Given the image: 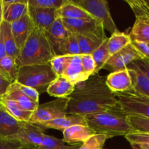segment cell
Here are the masks:
<instances>
[{
  "label": "cell",
  "instance_id": "cell-1",
  "mask_svg": "<svg viewBox=\"0 0 149 149\" xmlns=\"http://www.w3.org/2000/svg\"><path fill=\"white\" fill-rule=\"evenodd\" d=\"M106 79V77L97 74L76 84L68 97L67 114L85 116L119 106L116 95L107 87Z\"/></svg>",
  "mask_w": 149,
  "mask_h": 149
},
{
  "label": "cell",
  "instance_id": "cell-2",
  "mask_svg": "<svg viewBox=\"0 0 149 149\" xmlns=\"http://www.w3.org/2000/svg\"><path fill=\"white\" fill-rule=\"evenodd\" d=\"M57 55L55 48L44 31L33 27L15 58L16 63L21 66L49 63Z\"/></svg>",
  "mask_w": 149,
  "mask_h": 149
},
{
  "label": "cell",
  "instance_id": "cell-3",
  "mask_svg": "<svg viewBox=\"0 0 149 149\" xmlns=\"http://www.w3.org/2000/svg\"><path fill=\"white\" fill-rule=\"evenodd\" d=\"M86 123L96 134H103L109 138L125 136L132 132L127 121V114L120 106L105 111L83 116Z\"/></svg>",
  "mask_w": 149,
  "mask_h": 149
},
{
  "label": "cell",
  "instance_id": "cell-4",
  "mask_svg": "<svg viewBox=\"0 0 149 149\" xmlns=\"http://www.w3.org/2000/svg\"><path fill=\"white\" fill-rule=\"evenodd\" d=\"M56 77L50 63H47L20 67L16 81L34 89L40 95L47 92L50 83Z\"/></svg>",
  "mask_w": 149,
  "mask_h": 149
},
{
  "label": "cell",
  "instance_id": "cell-5",
  "mask_svg": "<svg viewBox=\"0 0 149 149\" xmlns=\"http://www.w3.org/2000/svg\"><path fill=\"white\" fill-rule=\"evenodd\" d=\"M74 4L84 9L92 17L101 23L104 29L111 34L118 31L114 20L112 18L109 6L106 0H71Z\"/></svg>",
  "mask_w": 149,
  "mask_h": 149
},
{
  "label": "cell",
  "instance_id": "cell-6",
  "mask_svg": "<svg viewBox=\"0 0 149 149\" xmlns=\"http://www.w3.org/2000/svg\"><path fill=\"white\" fill-rule=\"evenodd\" d=\"M114 94L121 109L125 113L149 118V97L140 94L133 89Z\"/></svg>",
  "mask_w": 149,
  "mask_h": 149
},
{
  "label": "cell",
  "instance_id": "cell-7",
  "mask_svg": "<svg viewBox=\"0 0 149 149\" xmlns=\"http://www.w3.org/2000/svg\"><path fill=\"white\" fill-rule=\"evenodd\" d=\"M68 97H63L39 104L32 113L29 122L31 124H42L65 116L68 115Z\"/></svg>",
  "mask_w": 149,
  "mask_h": 149
},
{
  "label": "cell",
  "instance_id": "cell-8",
  "mask_svg": "<svg viewBox=\"0 0 149 149\" xmlns=\"http://www.w3.org/2000/svg\"><path fill=\"white\" fill-rule=\"evenodd\" d=\"M62 21L68 31L75 35L101 40H105L108 38L101 23L94 18L62 19Z\"/></svg>",
  "mask_w": 149,
  "mask_h": 149
},
{
  "label": "cell",
  "instance_id": "cell-9",
  "mask_svg": "<svg viewBox=\"0 0 149 149\" xmlns=\"http://www.w3.org/2000/svg\"><path fill=\"white\" fill-rule=\"evenodd\" d=\"M143 58H145L130 43L111 56L103 65V69L111 71V73L114 72L127 68L132 62Z\"/></svg>",
  "mask_w": 149,
  "mask_h": 149
},
{
  "label": "cell",
  "instance_id": "cell-10",
  "mask_svg": "<svg viewBox=\"0 0 149 149\" xmlns=\"http://www.w3.org/2000/svg\"><path fill=\"white\" fill-rule=\"evenodd\" d=\"M45 130L36 124L23 122L18 132L10 138L20 142L24 147L36 148L42 143Z\"/></svg>",
  "mask_w": 149,
  "mask_h": 149
},
{
  "label": "cell",
  "instance_id": "cell-11",
  "mask_svg": "<svg viewBox=\"0 0 149 149\" xmlns=\"http://www.w3.org/2000/svg\"><path fill=\"white\" fill-rule=\"evenodd\" d=\"M55 9H44L28 5V13L33 27L47 32L57 18Z\"/></svg>",
  "mask_w": 149,
  "mask_h": 149
},
{
  "label": "cell",
  "instance_id": "cell-12",
  "mask_svg": "<svg viewBox=\"0 0 149 149\" xmlns=\"http://www.w3.org/2000/svg\"><path fill=\"white\" fill-rule=\"evenodd\" d=\"M106 84L113 93H123L132 89V80L127 68L111 72L106 77Z\"/></svg>",
  "mask_w": 149,
  "mask_h": 149
},
{
  "label": "cell",
  "instance_id": "cell-13",
  "mask_svg": "<svg viewBox=\"0 0 149 149\" xmlns=\"http://www.w3.org/2000/svg\"><path fill=\"white\" fill-rule=\"evenodd\" d=\"M10 26L16 46L20 49L33 29V26L28 12L19 20L11 23Z\"/></svg>",
  "mask_w": 149,
  "mask_h": 149
},
{
  "label": "cell",
  "instance_id": "cell-14",
  "mask_svg": "<svg viewBox=\"0 0 149 149\" xmlns=\"http://www.w3.org/2000/svg\"><path fill=\"white\" fill-rule=\"evenodd\" d=\"M3 20L13 23L28 12V0H2Z\"/></svg>",
  "mask_w": 149,
  "mask_h": 149
},
{
  "label": "cell",
  "instance_id": "cell-15",
  "mask_svg": "<svg viewBox=\"0 0 149 149\" xmlns=\"http://www.w3.org/2000/svg\"><path fill=\"white\" fill-rule=\"evenodd\" d=\"M95 134V132L87 125H74L63 132V141L68 145H75L84 143Z\"/></svg>",
  "mask_w": 149,
  "mask_h": 149
},
{
  "label": "cell",
  "instance_id": "cell-16",
  "mask_svg": "<svg viewBox=\"0 0 149 149\" xmlns=\"http://www.w3.org/2000/svg\"><path fill=\"white\" fill-rule=\"evenodd\" d=\"M42 129H54L63 132L67 128L74 125H87L84 117L81 115L68 114L63 117L58 118L49 122L42 124H36Z\"/></svg>",
  "mask_w": 149,
  "mask_h": 149
},
{
  "label": "cell",
  "instance_id": "cell-17",
  "mask_svg": "<svg viewBox=\"0 0 149 149\" xmlns=\"http://www.w3.org/2000/svg\"><path fill=\"white\" fill-rule=\"evenodd\" d=\"M23 124L10 116L0 106V138L10 139L18 132Z\"/></svg>",
  "mask_w": 149,
  "mask_h": 149
},
{
  "label": "cell",
  "instance_id": "cell-18",
  "mask_svg": "<svg viewBox=\"0 0 149 149\" xmlns=\"http://www.w3.org/2000/svg\"><path fill=\"white\" fill-rule=\"evenodd\" d=\"M57 17L62 19L93 18L87 11L74 4L71 0H65L63 4L56 10Z\"/></svg>",
  "mask_w": 149,
  "mask_h": 149
},
{
  "label": "cell",
  "instance_id": "cell-19",
  "mask_svg": "<svg viewBox=\"0 0 149 149\" xmlns=\"http://www.w3.org/2000/svg\"><path fill=\"white\" fill-rule=\"evenodd\" d=\"M75 85L63 77H57L50 83L47 90L48 95L57 98L69 97L74 90Z\"/></svg>",
  "mask_w": 149,
  "mask_h": 149
},
{
  "label": "cell",
  "instance_id": "cell-20",
  "mask_svg": "<svg viewBox=\"0 0 149 149\" xmlns=\"http://www.w3.org/2000/svg\"><path fill=\"white\" fill-rule=\"evenodd\" d=\"M4 96L6 98L15 101L22 109L28 111L33 112L39 105V102H35L26 97L16 87L15 83H13L7 90Z\"/></svg>",
  "mask_w": 149,
  "mask_h": 149
},
{
  "label": "cell",
  "instance_id": "cell-21",
  "mask_svg": "<svg viewBox=\"0 0 149 149\" xmlns=\"http://www.w3.org/2000/svg\"><path fill=\"white\" fill-rule=\"evenodd\" d=\"M62 77H65L74 85L88 79L83 71L80 55H74L72 57V59Z\"/></svg>",
  "mask_w": 149,
  "mask_h": 149
},
{
  "label": "cell",
  "instance_id": "cell-22",
  "mask_svg": "<svg viewBox=\"0 0 149 149\" xmlns=\"http://www.w3.org/2000/svg\"><path fill=\"white\" fill-rule=\"evenodd\" d=\"M0 106L11 116L21 122H29L33 112L22 109L15 101L0 96Z\"/></svg>",
  "mask_w": 149,
  "mask_h": 149
},
{
  "label": "cell",
  "instance_id": "cell-23",
  "mask_svg": "<svg viewBox=\"0 0 149 149\" xmlns=\"http://www.w3.org/2000/svg\"><path fill=\"white\" fill-rule=\"evenodd\" d=\"M129 36L131 41L149 43V16L137 17Z\"/></svg>",
  "mask_w": 149,
  "mask_h": 149
},
{
  "label": "cell",
  "instance_id": "cell-24",
  "mask_svg": "<svg viewBox=\"0 0 149 149\" xmlns=\"http://www.w3.org/2000/svg\"><path fill=\"white\" fill-rule=\"evenodd\" d=\"M57 55H80V48L75 34L71 33L67 39L54 46Z\"/></svg>",
  "mask_w": 149,
  "mask_h": 149
},
{
  "label": "cell",
  "instance_id": "cell-25",
  "mask_svg": "<svg viewBox=\"0 0 149 149\" xmlns=\"http://www.w3.org/2000/svg\"><path fill=\"white\" fill-rule=\"evenodd\" d=\"M46 33L53 47L58 42L67 39L71 34V32L68 31V29L65 28L63 23L62 19L60 17H57L55 19L54 23Z\"/></svg>",
  "mask_w": 149,
  "mask_h": 149
},
{
  "label": "cell",
  "instance_id": "cell-26",
  "mask_svg": "<svg viewBox=\"0 0 149 149\" xmlns=\"http://www.w3.org/2000/svg\"><path fill=\"white\" fill-rule=\"evenodd\" d=\"M18 69L15 58L6 55L0 59V74L12 84L17 80Z\"/></svg>",
  "mask_w": 149,
  "mask_h": 149
},
{
  "label": "cell",
  "instance_id": "cell-27",
  "mask_svg": "<svg viewBox=\"0 0 149 149\" xmlns=\"http://www.w3.org/2000/svg\"><path fill=\"white\" fill-rule=\"evenodd\" d=\"M132 80V89L140 94L149 97V79L135 68H127Z\"/></svg>",
  "mask_w": 149,
  "mask_h": 149
},
{
  "label": "cell",
  "instance_id": "cell-28",
  "mask_svg": "<svg viewBox=\"0 0 149 149\" xmlns=\"http://www.w3.org/2000/svg\"><path fill=\"white\" fill-rule=\"evenodd\" d=\"M130 43L131 39L129 34H126L119 31L111 34L110 38H108V49L110 57Z\"/></svg>",
  "mask_w": 149,
  "mask_h": 149
},
{
  "label": "cell",
  "instance_id": "cell-29",
  "mask_svg": "<svg viewBox=\"0 0 149 149\" xmlns=\"http://www.w3.org/2000/svg\"><path fill=\"white\" fill-rule=\"evenodd\" d=\"M1 28L7 55L16 58L18 55L20 49L16 46L14 37H13V33H12L10 23H7V22L3 20L1 24Z\"/></svg>",
  "mask_w": 149,
  "mask_h": 149
},
{
  "label": "cell",
  "instance_id": "cell-30",
  "mask_svg": "<svg viewBox=\"0 0 149 149\" xmlns=\"http://www.w3.org/2000/svg\"><path fill=\"white\" fill-rule=\"evenodd\" d=\"M81 144L66 146L63 140L45 134L42 143L36 149H79Z\"/></svg>",
  "mask_w": 149,
  "mask_h": 149
},
{
  "label": "cell",
  "instance_id": "cell-31",
  "mask_svg": "<svg viewBox=\"0 0 149 149\" xmlns=\"http://www.w3.org/2000/svg\"><path fill=\"white\" fill-rule=\"evenodd\" d=\"M91 55L95 63V74H97L100 70L103 69V65L110 58L109 49H108V38L103 41L100 46L96 50H95Z\"/></svg>",
  "mask_w": 149,
  "mask_h": 149
},
{
  "label": "cell",
  "instance_id": "cell-32",
  "mask_svg": "<svg viewBox=\"0 0 149 149\" xmlns=\"http://www.w3.org/2000/svg\"><path fill=\"white\" fill-rule=\"evenodd\" d=\"M76 36L79 45L81 55H91L100 46V45L104 41L101 39L81 36V35H76Z\"/></svg>",
  "mask_w": 149,
  "mask_h": 149
},
{
  "label": "cell",
  "instance_id": "cell-33",
  "mask_svg": "<svg viewBox=\"0 0 149 149\" xmlns=\"http://www.w3.org/2000/svg\"><path fill=\"white\" fill-rule=\"evenodd\" d=\"M127 121L132 132L149 134V118L139 115L127 114Z\"/></svg>",
  "mask_w": 149,
  "mask_h": 149
},
{
  "label": "cell",
  "instance_id": "cell-34",
  "mask_svg": "<svg viewBox=\"0 0 149 149\" xmlns=\"http://www.w3.org/2000/svg\"><path fill=\"white\" fill-rule=\"evenodd\" d=\"M71 55H56L49 62L52 70L57 77H61L63 75L67 66L72 59Z\"/></svg>",
  "mask_w": 149,
  "mask_h": 149
},
{
  "label": "cell",
  "instance_id": "cell-35",
  "mask_svg": "<svg viewBox=\"0 0 149 149\" xmlns=\"http://www.w3.org/2000/svg\"><path fill=\"white\" fill-rule=\"evenodd\" d=\"M108 136L103 134H95L82 143L79 149H103Z\"/></svg>",
  "mask_w": 149,
  "mask_h": 149
},
{
  "label": "cell",
  "instance_id": "cell-36",
  "mask_svg": "<svg viewBox=\"0 0 149 149\" xmlns=\"http://www.w3.org/2000/svg\"><path fill=\"white\" fill-rule=\"evenodd\" d=\"M64 1L65 0H28V5L37 8L58 10Z\"/></svg>",
  "mask_w": 149,
  "mask_h": 149
},
{
  "label": "cell",
  "instance_id": "cell-37",
  "mask_svg": "<svg viewBox=\"0 0 149 149\" xmlns=\"http://www.w3.org/2000/svg\"><path fill=\"white\" fill-rule=\"evenodd\" d=\"M81 56V66L83 71L87 77H90L95 74V63L92 55H80Z\"/></svg>",
  "mask_w": 149,
  "mask_h": 149
},
{
  "label": "cell",
  "instance_id": "cell-38",
  "mask_svg": "<svg viewBox=\"0 0 149 149\" xmlns=\"http://www.w3.org/2000/svg\"><path fill=\"white\" fill-rule=\"evenodd\" d=\"M125 137L130 143H149V134L131 132Z\"/></svg>",
  "mask_w": 149,
  "mask_h": 149
},
{
  "label": "cell",
  "instance_id": "cell-39",
  "mask_svg": "<svg viewBox=\"0 0 149 149\" xmlns=\"http://www.w3.org/2000/svg\"><path fill=\"white\" fill-rule=\"evenodd\" d=\"M127 68H135L143 73L149 79V59L138 60L130 64Z\"/></svg>",
  "mask_w": 149,
  "mask_h": 149
},
{
  "label": "cell",
  "instance_id": "cell-40",
  "mask_svg": "<svg viewBox=\"0 0 149 149\" xmlns=\"http://www.w3.org/2000/svg\"><path fill=\"white\" fill-rule=\"evenodd\" d=\"M15 85L17 87V89L26 97L31 99L32 100L35 102H39V94L36 90L31 88V87H27V86L22 85V84L17 83V81H15Z\"/></svg>",
  "mask_w": 149,
  "mask_h": 149
},
{
  "label": "cell",
  "instance_id": "cell-41",
  "mask_svg": "<svg viewBox=\"0 0 149 149\" xmlns=\"http://www.w3.org/2000/svg\"><path fill=\"white\" fill-rule=\"evenodd\" d=\"M23 146L17 141L0 138V149H20Z\"/></svg>",
  "mask_w": 149,
  "mask_h": 149
},
{
  "label": "cell",
  "instance_id": "cell-42",
  "mask_svg": "<svg viewBox=\"0 0 149 149\" xmlns=\"http://www.w3.org/2000/svg\"><path fill=\"white\" fill-rule=\"evenodd\" d=\"M131 44L144 58L149 59V45L148 43L131 41Z\"/></svg>",
  "mask_w": 149,
  "mask_h": 149
},
{
  "label": "cell",
  "instance_id": "cell-43",
  "mask_svg": "<svg viewBox=\"0 0 149 149\" xmlns=\"http://www.w3.org/2000/svg\"><path fill=\"white\" fill-rule=\"evenodd\" d=\"M12 83L9 81L6 78H4L0 74V96H3L6 94L7 90L11 85Z\"/></svg>",
  "mask_w": 149,
  "mask_h": 149
},
{
  "label": "cell",
  "instance_id": "cell-44",
  "mask_svg": "<svg viewBox=\"0 0 149 149\" xmlns=\"http://www.w3.org/2000/svg\"><path fill=\"white\" fill-rule=\"evenodd\" d=\"M7 55L6 53V49L5 46H4V40H3V36H2V32H1V28L0 26V59L3 58Z\"/></svg>",
  "mask_w": 149,
  "mask_h": 149
},
{
  "label": "cell",
  "instance_id": "cell-45",
  "mask_svg": "<svg viewBox=\"0 0 149 149\" xmlns=\"http://www.w3.org/2000/svg\"><path fill=\"white\" fill-rule=\"evenodd\" d=\"M132 149H149V143H130Z\"/></svg>",
  "mask_w": 149,
  "mask_h": 149
},
{
  "label": "cell",
  "instance_id": "cell-46",
  "mask_svg": "<svg viewBox=\"0 0 149 149\" xmlns=\"http://www.w3.org/2000/svg\"><path fill=\"white\" fill-rule=\"evenodd\" d=\"M3 22V8H2V0H0V26Z\"/></svg>",
  "mask_w": 149,
  "mask_h": 149
},
{
  "label": "cell",
  "instance_id": "cell-47",
  "mask_svg": "<svg viewBox=\"0 0 149 149\" xmlns=\"http://www.w3.org/2000/svg\"><path fill=\"white\" fill-rule=\"evenodd\" d=\"M20 149H36V148H31V147H24V146H23Z\"/></svg>",
  "mask_w": 149,
  "mask_h": 149
},
{
  "label": "cell",
  "instance_id": "cell-48",
  "mask_svg": "<svg viewBox=\"0 0 149 149\" xmlns=\"http://www.w3.org/2000/svg\"><path fill=\"white\" fill-rule=\"evenodd\" d=\"M146 2H147V4H148V6H149V0H148V1H146Z\"/></svg>",
  "mask_w": 149,
  "mask_h": 149
},
{
  "label": "cell",
  "instance_id": "cell-49",
  "mask_svg": "<svg viewBox=\"0 0 149 149\" xmlns=\"http://www.w3.org/2000/svg\"><path fill=\"white\" fill-rule=\"evenodd\" d=\"M148 45H149V43H148Z\"/></svg>",
  "mask_w": 149,
  "mask_h": 149
}]
</instances>
